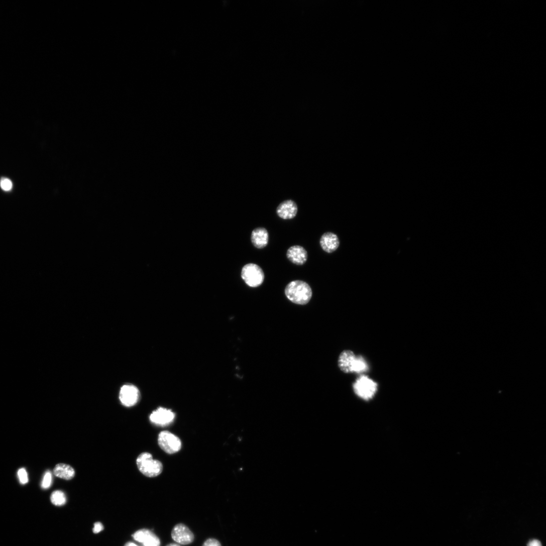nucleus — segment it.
<instances>
[{
  "mask_svg": "<svg viewBox=\"0 0 546 546\" xmlns=\"http://www.w3.org/2000/svg\"><path fill=\"white\" fill-rule=\"evenodd\" d=\"M54 475L60 479L69 481L75 476L73 468L67 464L60 463L56 465L53 470Z\"/></svg>",
  "mask_w": 546,
  "mask_h": 546,
  "instance_id": "2eb2a0df",
  "label": "nucleus"
},
{
  "mask_svg": "<svg viewBox=\"0 0 546 546\" xmlns=\"http://www.w3.org/2000/svg\"><path fill=\"white\" fill-rule=\"evenodd\" d=\"M357 356L350 350H345L340 355L338 365L342 371L345 373H353L354 366Z\"/></svg>",
  "mask_w": 546,
  "mask_h": 546,
  "instance_id": "9d476101",
  "label": "nucleus"
},
{
  "mask_svg": "<svg viewBox=\"0 0 546 546\" xmlns=\"http://www.w3.org/2000/svg\"><path fill=\"white\" fill-rule=\"evenodd\" d=\"M298 208L295 202L288 200L282 202L277 208L278 215L284 220L294 218L297 212Z\"/></svg>",
  "mask_w": 546,
  "mask_h": 546,
  "instance_id": "f8f14e48",
  "label": "nucleus"
},
{
  "mask_svg": "<svg viewBox=\"0 0 546 546\" xmlns=\"http://www.w3.org/2000/svg\"><path fill=\"white\" fill-rule=\"evenodd\" d=\"M320 244L324 251L327 253H332L336 251L339 247L340 241L335 234L326 232L322 236Z\"/></svg>",
  "mask_w": 546,
  "mask_h": 546,
  "instance_id": "ddd939ff",
  "label": "nucleus"
},
{
  "mask_svg": "<svg viewBox=\"0 0 546 546\" xmlns=\"http://www.w3.org/2000/svg\"><path fill=\"white\" fill-rule=\"evenodd\" d=\"M368 366L366 361L362 356L357 357L354 366L353 373H362L366 372Z\"/></svg>",
  "mask_w": 546,
  "mask_h": 546,
  "instance_id": "f3484780",
  "label": "nucleus"
},
{
  "mask_svg": "<svg viewBox=\"0 0 546 546\" xmlns=\"http://www.w3.org/2000/svg\"><path fill=\"white\" fill-rule=\"evenodd\" d=\"M136 463L139 471L145 476L154 478L163 472V464L159 460L153 459L149 453H141L137 458Z\"/></svg>",
  "mask_w": 546,
  "mask_h": 546,
  "instance_id": "f03ea898",
  "label": "nucleus"
},
{
  "mask_svg": "<svg viewBox=\"0 0 546 546\" xmlns=\"http://www.w3.org/2000/svg\"><path fill=\"white\" fill-rule=\"evenodd\" d=\"M0 186L4 191H9L12 189L13 184L11 180L5 178L0 181Z\"/></svg>",
  "mask_w": 546,
  "mask_h": 546,
  "instance_id": "6ab92c4d",
  "label": "nucleus"
},
{
  "mask_svg": "<svg viewBox=\"0 0 546 546\" xmlns=\"http://www.w3.org/2000/svg\"><path fill=\"white\" fill-rule=\"evenodd\" d=\"M125 546H138L137 544L133 542H127Z\"/></svg>",
  "mask_w": 546,
  "mask_h": 546,
  "instance_id": "b1692460",
  "label": "nucleus"
},
{
  "mask_svg": "<svg viewBox=\"0 0 546 546\" xmlns=\"http://www.w3.org/2000/svg\"><path fill=\"white\" fill-rule=\"evenodd\" d=\"M158 443L161 449L170 454L179 452L182 448L180 439L168 431H163L159 434Z\"/></svg>",
  "mask_w": 546,
  "mask_h": 546,
  "instance_id": "39448f33",
  "label": "nucleus"
},
{
  "mask_svg": "<svg viewBox=\"0 0 546 546\" xmlns=\"http://www.w3.org/2000/svg\"><path fill=\"white\" fill-rule=\"evenodd\" d=\"M287 258L293 264L302 265L307 260V253L302 247L294 246L290 247L287 252Z\"/></svg>",
  "mask_w": 546,
  "mask_h": 546,
  "instance_id": "9b49d317",
  "label": "nucleus"
},
{
  "mask_svg": "<svg viewBox=\"0 0 546 546\" xmlns=\"http://www.w3.org/2000/svg\"><path fill=\"white\" fill-rule=\"evenodd\" d=\"M167 546H180L179 544L176 543H170Z\"/></svg>",
  "mask_w": 546,
  "mask_h": 546,
  "instance_id": "393cba45",
  "label": "nucleus"
},
{
  "mask_svg": "<svg viewBox=\"0 0 546 546\" xmlns=\"http://www.w3.org/2000/svg\"><path fill=\"white\" fill-rule=\"evenodd\" d=\"M285 294L287 298L293 303L304 305L309 302L313 292L307 283L301 280H295L286 286Z\"/></svg>",
  "mask_w": 546,
  "mask_h": 546,
  "instance_id": "f257e3e1",
  "label": "nucleus"
},
{
  "mask_svg": "<svg viewBox=\"0 0 546 546\" xmlns=\"http://www.w3.org/2000/svg\"><path fill=\"white\" fill-rule=\"evenodd\" d=\"M242 277L246 283L251 287H258L264 282L265 274L262 268L255 264L245 266L242 271Z\"/></svg>",
  "mask_w": 546,
  "mask_h": 546,
  "instance_id": "20e7f679",
  "label": "nucleus"
},
{
  "mask_svg": "<svg viewBox=\"0 0 546 546\" xmlns=\"http://www.w3.org/2000/svg\"><path fill=\"white\" fill-rule=\"evenodd\" d=\"M140 398L138 389L133 385H125L120 390L119 398L122 404L130 407L135 405Z\"/></svg>",
  "mask_w": 546,
  "mask_h": 546,
  "instance_id": "423d86ee",
  "label": "nucleus"
},
{
  "mask_svg": "<svg viewBox=\"0 0 546 546\" xmlns=\"http://www.w3.org/2000/svg\"><path fill=\"white\" fill-rule=\"evenodd\" d=\"M527 546H542L540 542L537 539H533L528 542Z\"/></svg>",
  "mask_w": 546,
  "mask_h": 546,
  "instance_id": "5701e85b",
  "label": "nucleus"
},
{
  "mask_svg": "<svg viewBox=\"0 0 546 546\" xmlns=\"http://www.w3.org/2000/svg\"><path fill=\"white\" fill-rule=\"evenodd\" d=\"M377 383L365 375L357 378L353 384L354 391L356 395L365 401L372 399L377 392Z\"/></svg>",
  "mask_w": 546,
  "mask_h": 546,
  "instance_id": "7ed1b4c3",
  "label": "nucleus"
},
{
  "mask_svg": "<svg viewBox=\"0 0 546 546\" xmlns=\"http://www.w3.org/2000/svg\"><path fill=\"white\" fill-rule=\"evenodd\" d=\"M202 546H222L220 542L215 538H208L203 543Z\"/></svg>",
  "mask_w": 546,
  "mask_h": 546,
  "instance_id": "412c9836",
  "label": "nucleus"
},
{
  "mask_svg": "<svg viewBox=\"0 0 546 546\" xmlns=\"http://www.w3.org/2000/svg\"><path fill=\"white\" fill-rule=\"evenodd\" d=\"M104 527L103 524L100 522H97L94 523V527L93 529V531L94 533H98L103 530Z\"/></svg>",
  "mask_w": 546,
  "mask_h": 546,
  "instance_id": "4be33fe9",
  "label": "nucleus"
},
{
  "mask_svg": "<svg viewBox=\"0 0 546 546\" xmlns=\"http://www.w3.org/2000/svg\"><path fill=\"white\" fill-rule=\"evenodd\" d=\"M175 418V413L172 410L164 408H159L150 415V421L157 425L164 426L172 423Z\"/></svg>",
  "mask_w": 546,
  "mask_h": 546,
  "instance_id": "0eeeda50",
  "label": "nucleus"
},
{
  "mask_svg": "<svg viewBox=\"0 0 546 546\" xmlns=\"http://www.w3.org/2000/svg\"><path fill=\"white\" fill-rule=\"evenodd\" d=\"M252 242L257 249L265 248L269 242V234L264 228H258L254 230L251 237Z\"/></svg>",
  "mask_w": 546,
  "mask_h": 546,
  "instance_id": "4468645a",
  "label": "nucleus"
},
{
  "mask_svg": "<svg viewBox=\"0 0 546 546\" xmlns=\"http://www.w3.org/2000/svg\"><path fill=\"white\" fill-rule=\"evenodd\" d=\"M133 537L134 539L142 543L144 546H160L161 541L159 538L150 530L142 529L135 532Z\"/></svg>",
  "mask_w": 546,
  "mask_h": 546,
  "instance_id": "1a4fd4ad",
  "label": "nucleus"
},
{
  "mask_svg": "<svg viewBox=\"0 0 546 546\" xmlns=\"http://www.w3.org/2000/svg\"><path fill=\"white\" fill-rule=\"evenodd\" d=\"M50 500L52 503L54 505L60 506L64 505L66 503V497L63 492L58 490L52 493Z\"/></svg>",
  "mask_w": 546,
  "mask_h": 546,
  "instance_id": "dca6fc26",
  "label": "nucleus"
},
{
  "mask_svg": "<svg viewBox=\"0 0 546 546\" xmlns=\"http://www.w3.org/2000/svg\"><path fill=\"white\" fill-rule=\"evenodd\" d=\"M18 475L20 482L22 484L25 485L28 483V475L26 470L25 469H21L19 470L18 473Z\"/></svg>",
  "mask_w": 546,
  "mask_h": 546,
  "instance_id": "aec40b11",
  "label": "nucleus"
},
{
  "mask_svg": "<svg viewBox=\"0 0 546 546\" xmlns=\"http://www.w3.org/2000/svg\"><path fill=\"white\" fill-rule=\"evenodd\" d=\"M52 483V476L51 473L50 471H47L43 479L41 484V487L43 489H47L49 488Z\"/></svg>",
  "mask_w": 546,
  "mask_h": 546,
  "instance_id": "a211bd4d",
  "label": "nucleus"
},
{
  "mask_svg": "<svg viewBox=\"0 0 546 546\" xmlns=\"http://www.w3.org/2000/svg\"><path fill=\"white\" fill-rule=\"evenodd\" d=\"M173 539L182 544H188L192 542L194 539L193 532L185 525L180 523L177 524L172 531Z\"/></svg>",
  "mask_w": 546,
  "mask_h": 546,
  "instance_id": "6e6552de",
  "label": "nucleus"
}]
</instances>
